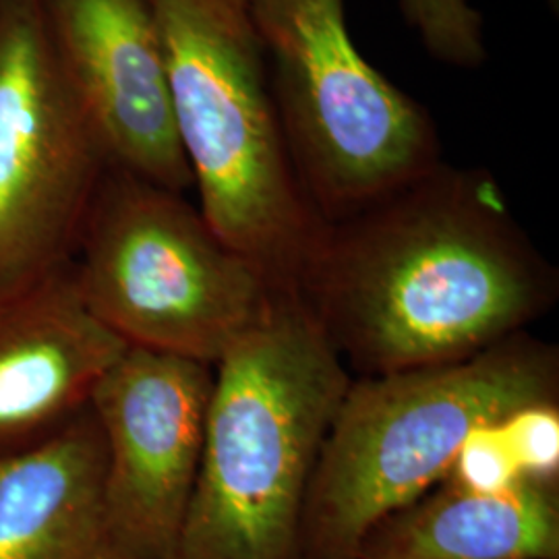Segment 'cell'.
I'll use <instances>...</instances> for the list:
<instances>
[{
    "label": "cell",
    "mask_w": 559,
    "mask_h": 559,
    "mask_svg": "<svg viewBox=\"0 0 559 559\" xmlns=\"http://www.w3.org/2000/svg\"><path fill=\"white\" fill-rule=\"evenodd\" d=\"M558 404L531 406L475 429L450 475L462 487L498 491L531 477H558Z\"/></svg>",
    "instance_id": "obj_13"
},
{
    "label": "cell",
    "mask_w": 559,
    "mask_h": 559,
    "mask_svg": "<svg viewBox=\"0 0 559 559\" xmlns=\"http://www.w3.org/2000/svg\"><path fill=\"white\" fill-rule=\"evenodd\" d=\"M300 185L350 218L441 162L438 124L360 55L344 0H247Z\"/></svg>",
    "instance_id": "obj_6"
},
{
    "label": "cell",
    "mask_w": 559,
    "mask_h": 559,
    "mask_svg": "<svg viewBox=\"0 0 559 559\" xmlns=\"http://www.w3.org/2000/svg\"><path fill=\"white\" fill-rule=\"evenodd\" d=\"M353 381L290 288L214 367L200 471L168 559H305L302 512Z\"/></svg>",
    "instance_id": "obj_2"
},
{
    "label": "cell",
    "mask_w": 559,
    "mask_h": 559,
    "mask_svg": "<svg viewBox=\"0 0 559 559\" xmlns=\"http://www.w3.org/2000/svg\"><path fill=\"white\" fill-rule=\"evenodd\" d=\"M293 290L365 378L483 353L526 332L559 286L493 175L440 162L328 224Z\"/></svg>",
    "instance_id": "obj_1"
},
{
    "label": "cell",
    "mask_w": 559,
    "mask_h": 559,
    "mask_svg": "<svg viewBox=\"0 0 559 559\" xmlns=\"http://www.w3.org/2000/svg\"><path fill=\"white\" fill-rule=\"evenodd\" d=\"M558 480L479 491L443 479L380 520L359 559H559Z\"/></svg>",
    "instance_id": "obj_11"
},
{
    "label": "cell",
    "mask_w": 559,
    "mask_h": 559,
    "mask_svg": "<svg viewBox=\"0 0 559 559\" xmlns=\"http://www.w3.org/2000/svg\"><path fill=\"white\" fill-rule=\"evenodd\" d=\"M558 399V348L526 332L468 359L350 381L309 483L305 559H359L380 520L450 475L475 429Z\"/></svg>",
    "instance_id": "obj_3"
},
{
    "label": "cell",
    "mask_w": 559,
    "mask_h": 559,
    "mask_svg": "<svg viewBox=\"0 0 559 559\" xmlns=\"http://www.w3.org/2000/svg\"><path fill=\"white\" fill-rule=\"evenodd\" d=\"M400 11L433 59L456 69L487 62L483 17L473 0H400Z\"/></svg>",
    "instance_id": "obj_14"
},
{
    "label": "cell",
    "mask_w": 559,
    "mask_h": 559,
    "mask_svg": "<svg viewBox=\"0 0 559 559\" xmlns=\"http://www.w3.org/2000/svg\"><path fill=\"white\" fill-rule=\"evenodd\" d=\"M38 11L110 166L177 193L191 189L156 0H38Z\"/></svg>",
    "instance_id": "obj_9"
},
{
    "label": "cell",
    "mask_w": 559,
    "mask_h": 559,
    "mask_svg": "<svg viewBox=\"0 0 559 559\" xmlns=\"http://www.w3.org/2000/svg\"><path fill=\"white\" fill-rule=\"evenodd\" d=\"M102 483L104 441L90 408L40 448L0 462V559H117Z\"/></svg>",
    "instance_id": "obj_12"
},
{
    "label": "cell",
    "mask_w": 559,
    "mask_h": 559,
    "mask_svg": "<svg viewBox=\"0 0 559 559\" xmlns=\"http://www.w3.org/2000/svg\"><path fill=\"white\" fill-rule=\"evenodd\" d=\"M214 365L127 346L96 383L104 514L117 559H168L200 471Z\"/></svg>",
    "instance_id": "obj_8"
},
{
    "label": "cell",
    "mask_w": 559,
    "mask_h": 559,
    "mask_svg": "<svg viewBox=\"0 0 559 559\" xmlns=\"http://www.w3.org/2000/svg\"><path fill=\"white\" fill-rule=\"evenodd\" d=\"M127 344L92 316L71 263L0 299V462L57 438L90 408Z\"/></svg>",
    "instance_id": "obj_10"
},
{
    "label": "cell",
    "mask_w": 559,
    "mask_h": 559,
    "mask_svg": "<svg viewBox=\"0 0 559 559\" xmlns=\"http://www.w3.org/2000/svg\"><path fill=\"white\" fill-rule=\"evenodd\" d=\"M558 2L559 0H547V4H549L554 11H558Z\"/></svg>",
    "instance_id": "obj_15"
},
{
    "label": "cell",
    "mask_w": 559,
    "mask_h": 559,
    "mask_svg": "<svg viewBox=\"0 0 559 559\" xmlns=\"http://www.w3.org/2000/svg\"><path fill=\"white\" fill-rule=\"evenodd\" d=\"M81 299L127 346L218 365L282 290L185 193L110 166L71 261Z\"/></svg>",
    "instance_id": "obj_5"
},
{
    "label": "cell",
    "mask_w": 559,
    "mask_h": 559,
    "mask_svg": "<svg viewBox=\"0 0 559 559\" xmlns=\"http://www.w3.org/2000/svg\"><path fill=\"white\" fill-rule=\"evenodd\" d=\"M180 147L228 247L295 288L325 233L300 185L247 0H156Z\"/></svg>",
    "instance_id": "obj_4"
},
{
    "label": "cell",
    "mask_w": 559,
    "mask_h": 559,
    "mask_svg": "<svg viewBox=\"0 0 559 559\" xmlns=\"http://www.w3.org/2000/svg\"><path fill=\"white\" fill-rule=\"evenodd\" d=\"M108 168L38 0H0V299L73 261Z\"/></svg>",
    "instance_id": "obj_7"
}]
</instances>
